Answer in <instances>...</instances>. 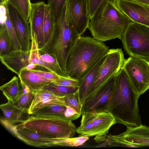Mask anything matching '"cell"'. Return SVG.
Here are the masks:
<instances>
[{"label": "cell", "mask_w": 149, "mask_h": 149, "mask_svg": "<svg viewBox=\"0 0 149 149\" xmlns=\"http://www.w3.org/2000/svg\"><path fill=\"white\" fill-rule=\"evenodd\" d=\"M140 96L132 87L123 68L116 74L107 111L114 116L116 123L127 127L140 126L142 125L138 105Z\"/></svg>", "instance_id": "cell-1"}, {"label": "cell", "mask_w": 149, "mask_h": 149, "mask_svg": "<svg viewBox=\"0 0 149 149\" xmlns=\"http://www.w3.org/2000/svg\"><path fill=\"white\" fill-rule=\"evenodd\" d=\"M109 49L103 41L90 36H80L67 58L66 68L70 77L82 79Z\"/></svg>", "instance_id": "cell-2"}, {"label": "cell", "mask_w": 149, "mask_h": 149, "mask_svg": "<svg viewBox=\"0 0 149 149\" xmlns=\"http://www.w3.org/2000/svg\"><path fill=\"white\" fill-rule=\"evenodd\" d=\"M133 22L114 1L105 0L90 19L88 28L93 38L103 42L120 39L129 24Z\"/></svg>", "instance_id": "cell-3"}, {"label": "cell", "mask_w": 149, "mask_h": 149, "mask_svg": "<svg viewBox=\"0 0 149 149\" xmlns=\"http://www.w3.org/2000/svg\"><path fill=\"white\" fill-rule=\"evenodd\" d=\"M65 6L57 22L54 23L53 32L44 46L39 49L55 54L62 69L67 72L66 60L70 52L79 36L66 19Z\"/></svg>", "instance_id": "cell-4"}, {"label": "cell", "mask_w": 149, "mask_h": 149, "mask_svg": "<svg viewBox=\"0 0 149 149\" xmlns=\"http://www.w3.org/2000/svg\"><path fill=\"white\" fill-rule=\"evenodd\" d=\"M72 121L59 116H33L30 115L17 128L26 129L51 135L58 138H71L75 135L76 127Z\"/></svg>", "instance_id": "cell-5"}, {"label": "cell", "mask_w": 149, "mask_h": 149, "mask_svg": "<svg viewBox=\"0 0 149 149\" xmlns=\"http://www.w3.org/2000/svg\"><path fill=\"white\" fill-rule=\"evenodd\" d=\"M120 39L127 54L149 62V27L132 22Z\"/></svg>", "instance_id": "cell-6"}, {"label": "cell", "mask_w": 149, "mask_h": 149, "mask_svg": "<svg viewBox=\"0 0 149 149\" xmlns=\"http://www.w3.org/2000/svg\"><path fill=\"white\" fill-rule=\"evenodd\" d=\"M8 130L18 138L34 146H54L74 147L77 143L76 138H58L51 135L26 129L17 128L6 120H1Z\"/></svg>", "instance_id": "cell-7"}, {"label": "cell", "mask_w": 149, "mask_h": 149, "mask_svg": "<svg viewBox=\"0 0 149 149\" xmlns=\"http://www.w3.org/2000/svg\"><path fill=\"white\" fill-rule=\"evenodd\" d=\"M131 85L140 96L149 89V62L130 56L123 67Z\"/></svg>", "instance_id": "cell-8"}, {"label": "cell", "mask_w": 149, "mask_h": 149, "mask_svg": "<svg viewBox=\"0 0 149 149\" xmlns=\"http://www.w3.org/2000/svg\"><path fill=\"white\" fill-rule=\"evenodd\" d=\"M125 60L121 49H110L86 97L95 92L113 75L117 74L123 68Z\"/></svg>", "instance_id": "cell-9"}, {"label": "cell", "mask_w": 149, "mask_h": 149, "mask_svg": "<svg viewBox=\"0 0 149 149\" xmlns=\"http://www.w3.org/2000/svg\"><path fill=\"white\" fill-rule=\"evenodd\" d=\"M116 74L113 75L95 92L86 98L82 105L81 114L86 112L107 111L114 89Z\"/></svg>", "instance_id": "cell-10"}, {"label": "cell", "mask_w": 149, "mask_h": 149, "mask_svg": "<svg viewBox=\"0 0 149 149\" xmlns=\"http://www.w3.org/2000/svg\"><path fill=\"white\" fill-rule=\"evenodd\" d=\"M65 16L69 23L81 36L88 28L90 20L88 0H67Z\"/></svg>", "instance_id": "cell-11"}, {"label": "cell", "mask_w": 149, "mask_h": 149, "mask_svg": "<svg viewBox=\"0 0 149 149\" xmlns=\"http://www.w3.org/2000/svg\"><path fill=\"white\" fill-rule=\"evenodd\" d=\"M85 113H86L91 121V136H95L94 140L97 143L106 140L107 134L110 128L116 123L114 116L107 111Z\"/></svg>", "instance_id": "cell-12"}, {"label": "cell", "mask_w": 149, "mask_h": 149, "mask_svg": "<svg viewBox=\"0 0 149 149\" xmlns=\"http://www.w3.org/2000/svg\"><path fill=\"white\" fill-rule=\"evenodd\" d=\"M6 3L9 17L17 33L21 49L24 52H30L31 43L29 22L25 19L12 6Z\"/></svg>", "instance_id": "cell-13"}, {"label": "cell", "mask_w": 149, "mask_h": 149, "mask_svg": "<svg viewBox=\"0 0 149 149\" xmlns=\"http://www.w3.org/2000/svg\"><path fill=\"white\" fill-rule=\"evenodd\" d=\"M114 1L118 8L133 22L149 27V5L129 0Z\"/></svg>", "instance_id": "cell-14"}, {"label": "cell", "mask_w": 149, "mask_h": 149, "mask_svg": "<svg viewBox=\"0 0 149 149\" xmlns=\"http://www.w3.org/2000/svg\"><path fill=\"white\" fill-rule=\"evenodd\" d=\"M46 4L44 1L31 3L29 22L31 33H35L39 49L45 44L43 31V22Z\"/></svg>", "instance_id": "cell-15"}, {"label": "cell", "mask_w": 149, "mask_h": 149, "mask_svg": "<svg viewBox=\"0 0 149 149\" xmlns=\"http://www.w3.org/2000/svg\"><path fill=\"white\" fill-rule=\"evenodd\" d=\"M30 52L13 50L0 56L1 63L8 69L17 75L20 70L30 63Z\"/></svg>", "instance_id": "cell-16"}, {"label": "cell", "mask_w": 149, "mask_h": 149, "mask_svg": "<svg viewBox=\"0 0 149 149\" xmlns=\"http://www.w3.org/2000/svg\"><path fill=\"white\" fill-rule=\"evenodd\" d=\"M33 92L34 98L28 111L30 115L45 107L57 105L66 106L65 96H58L43 89Z\"/></svg>", "instance_id": "cell-17"}, {"label": "cell", "mask_w": 149, "mask_h": 149, "mask_svg": "<svg viewBox=\"0 0 149 149\" xmlns=\"http://www.w3.org/2000/svg\"><path fill=\"white\" fill-rule=\"evenodd\" d=\"M126 130L116 136L127 142L138 146H149V127L142 124L127 127Z\"/></svg>", "instance_id": "cell-18"}, {"label": "cell", "mask_w": 149, "mask_h": 149, "mask_svg": "<svg viewBox=\"0 0 149 149\" xmlns=\"http://www.w3.org/2000/svg\"><path fill=\"white\" fill-rule=\"evenodd\" d=\"M18 76L22 86H26L30 91L32 92L42 89L54 82L34 73L31 70L25 68L20 70Z\"/></svg>", "instance_id": "cell-19"}, {"label": "cell", "mask_w": 149, "mask_h": 149, "mask_svg": "<svg viewBox=\"0 0 149 149\" xmlns=\"http://www.w3.org/2000/svg\"><path fill=\"white\" fill-rule=\"evenodd\" d=\"M108 53L102 58L84 77L79 80V84L78 91L80 101L82 105L100 68L108 56Z\"/></svg>", "instance_id": "cell-20"}, {"label": "cell", "mask_w": 149, "mask_h": 149, "mask_svg": "<svg viewBox=\"0 0 149 149\" xmlns=\"http://www.w3.org/2000/svg\"><path fill=\"white\" fill-rule=\"evenodd\" d=\"M0 108L5 116L6 120L11 124L22 123L27 120L30 116L28 112L15 106L10 101L1 104Z\"/></svg>", "instance_id": "cell-21"}, {"label": "cell", "mask_w": 149, "mask_h": 149, "mask_svg": "<svg viewBox=\"0 0 149 149\" xmlns=\"http://www.w3.org/2000/svg\"><path fill=\"white\" fill-rule=\"evenodd\" d=\"M0 89L8 100L14 102L23 93V90L18 78L14 76L10 81L0 87Z\"/></svg>", "instance_id": "cell-22"}, {"label": "cell", "mask_w": 149, "mask_h": 149, "mask_svg": "<svg viewBox=\"0 0 149 149\" xmlns=\"http://www.w3.org/2000/svg\"><path fill=\"white\" fill-rule=\"evenodd\" d=\"M38 48L31 49L30 51V63H33L45 67L50 72L55 73L59 76L70 77L67 72L63 70L60 65L50 63L41 59L38 55Z\"/></svg>", "instance_id": "cell-23"}, {"label": "cell", "mask_w": 149, "mask_h": 149, "mask_svg": "<svg viewBox=\"0 0 149 149\" xmlns=\"http://www.w3.org/2000/svg\"><path fill=\"white\" fill-rule=\"evenodd\" d=\"M13 50V44L4 21L0 26V56Z\"/></svg>", "instance_id": "cell-24"}, {"label": "cell", "mask_w": 149, "mask_h": 149, "mask_svg": "<svg viewBox=\"0 0 149 149\" xmlns=\"http://www.w3.org/2000/svg\"><path fill=\"white\" fill-rule=\"evenodd\" d=\"M67 108L66 106L59 105L45 107L39 109L31 115L33 116H59L66 118L65 113Z\"/></svg>", "instance_id": "cell-25"}, {"label": "cell", "mask_w": 149, "mask_h": 149, "mask_svg": "<svg viewBox=\"0 0 149 149\" xmlns=\"http://www.w3.org/2000/svg\"><path fill=\"white\" fill-rule=\"evenodd\" d=\"M4 2L10 5L25 19L28 21L31 9L30 0H5Z\"/></svg>", "instance_id": "cell-26"}, {"label": "cell", "mask_w": 149, "mask_h": 149, "mask_svg": "<svg viewBox=\"0 0 149 149\" xmlns=\"http://www.w3.org/2000/svg\"><path fill=\"white\" fill-rule=\"evenodd\" d=\"M0 6H3L5 8L4 15L5 19L4 22L11 37L14 46V50H22L21 46L17 33L9 17L7 4L6 3H4Z\"/></svg>", "instance_id": "cell-27"}, {"label": "cell", "mask_w": 149, "mask_h": 149, "mask_svg": "<svg viewBox=\"0 0 149 149\" xmlns=\"http://www.w3.org/2000/svg\"><path fill=\"white\" fill-rule=\"evenodd\" d=\"M78 86L57 85L52 82L42 89L56 95L64 96L75 93L78 90Z\"/></svg>", "instance_id": "cell-28"}, {"label": "cell", "mask_w": 149, "mask_h": 149, "mask_svg": "<svg viewBox=\"0 0 149 149\" xmlns=\"http://www.w3.org/2000/svg\"><path fill=\"white\" fill-rule=\"evenodd\" d=\"M54 23L50 7L46 4L43 22V31L45 44L53 32Z\"/></svg>", "instance_id": "cell-29"}, {"label": "cell", "mask_w": 149, "mask_h": 149, "mask_svg": "<svg viewBox=\"0 0 149 149\" xmlns=\"http://www.w3.org/2000/svg\"><path fill=\"white\" fill-rule=\"evenodd\" d=\"M67 0H48L47 5L50 7L54 22L61 15L66 6Z\"/></svg>", "instance_id": "cell-30"}, {"label": "cell", "mask_w": 149, "mask_h": 149, "mask_svg": "<svg viewBox=\"0 0 149 149\" xmlns=\"http://www.w3.org/2000/svg\"><path fill=\"white\" fill-rule=\"evenodd\" d=\"M34 93L30 91L23 93L13 104L17 107L28 112L34 98Z\"/></svg>", "instance_id": "cell-31"}, {"label": "cell", "mask_w": 149, "mask_h": 149, "mask_svg": "<svg viewBox=\"0 0 149 149\" xmlns=\"http://www.w3.org/2000/svg\"><path fill=\"white\" fill-rule=\"evenodd\" d=\"M64 99L66 106L72 108L81 115L82 105L80 101L78 90L74 93L65 96Z\"/></svg>", "instance_id": "cell-32"}, {"label": "cell", "mask_w": 149, "mask_h": 149, "mask_svg": "<svg viewBox=\"0 0 149 149\" xmlns=\"http://www.w3.org/2000/svg\"><path fill=\"white\" fill-rule=\"evenodd\" d=\"M106 141L108 147H121L128 148H139L138 146L128 143L111 134L107 136Z\"/></svg>", "instance_id": "cell-33"}, {"label": "cell", "mask_w": 149, "mask_h": 149, "mask_svg": "<svg viewBox=\"0 0 149 149\" xmlns=\"http://www.w3.org/2000/svg\"><path fill=\"white\" fill-rule=\"evenodd\" d=\"M53 83L56 85L67 86H78L79 84V80L70 77H60L59 79Z\"/></svg>", "instance_id": "cell-34"}, {"label": "cell", "mask_w": 149, "mask_h": 149, "mask_svg": "<svg viewBox=\"0 0 149 149\" xmlns=\"http://www.w3.org/2000/svg\"><path fill=\"white\" fill-rule=\"evenodd\" d=\"M105 0H88V9L90 19L95 14L102 3Z\"/></svg>", "instance_id": "cell-35"}, {"label": "cell", "mask_w": 149, "mask_h": 149, "mask_svg": "<svg viewBox=\"0 0 149 149\" xmlns=\"http://www.w3.org/2000/svg\"><path fill=\"white\" fill-rule=\"evenodd\" d=\"M34 73L54 82L59 79L60 76L52 72L31 70Z\"/></svg>", "instance_id": "cell-36"}, {"label": "cell", "mask_w": 149, "mask_h": 149, "mask_svg": "<svg viewBox=\"0 0 149 149\" xmlns=\"http://www.w3.org/2000/svg\"><path fill=\"white\" fill-rule=\"evenodd\" d=\"M66 110L65 116L68 120L72 121L79 118L81 115L78 113L73 108L67 106Z\"/></svg>", "instance_id": "cell-37"}, {"label": "cell", "mask_w": 149, "mask_h": 149, "mask_svg": "<svg viewBox=\"0 0 149 149\" xmlns=\"http://www.w3.org/2000/svg\"><path fill=\"white\" fill-rule=\"evenodd\" d=\"M149 5V0H129Z\"/></svg>", "instance_id": "cell-38"}, {"label": "cell", "mask_w": 149, "mask_h": 149, "mask_svg": "<svg viewBox=\"0 0 149 149\" xmlns=\"http://www.w3.org/2000/svg\"><path fill=\"white\" fill-rule=\"evenodd\" d=\"M5 0H0V5H1L4 2Z\"/></svg>", "instance_id": "cell-39"}, {"label": "cell", "mask_w": 149, "mask_h": 149, "mask_svg": "<svg viewBox=\"0 0 149 149\" xmlns=\"http://www.w3.org/2000/svg\"><path fill=\"white\" fill-rule=\"evenodd\" d=\"M110 1H115L116 0H109Z\"/></svg>", "instance_id": "cell-40"}]
</instances>
